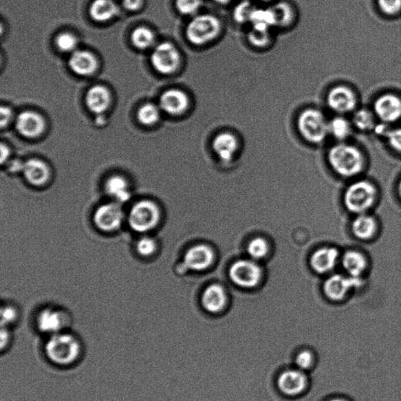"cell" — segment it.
Segmentation results:
<instances>
[{
    "instance_id": "2",
    "label": "cell",
    "mask_w": 401,
    "mask_h": 401,
    "mask_svg": "<svg viewBox=\"0 0 401 401\" xmlns=\"http://www.w3.org/2000/svg\"><path fill=\"white\" fill-rule=\"evenodd\" d=\"M327 159L335 172L344 177L357 176L365 165L362 152L357 147L343 143L332 147Z\"/></svg>"
},
{
    "instance_id": "1",
    "label": "cell",
    "mask_w": 401,
    "mask_h": 401,
    "mask_svg": "<svg viewBox=\"0 0 401 401\" xmlns=\"http://www.w3.org/2000/svg\"><path fill=\"white\" fill-rule=\"evenodd\" d=\"M83 343L80 338L67 331L49 336L45 344V354L52 364L69 368L82 358Z\"/></svg>"
},
{
    "instance_id": "9",
    "label": "cell",
    "mask_w": 401,
    "mask_h": 401,
    "mask_svg": "<svg viewBox=\"0 0 401 401\" xmlns=\"http://www.w3.org/2000/svg\"><path fill=\"white\" fill-rule=\"evenodd\" d=\"M125 218L122 204L112 202L105 203L96 210L94 221L99 230L113 232L121 228Z\"/></svg>"
},
{
    "instance_id": "41",
    "label": "cell",
    "mask_w": 401,
    "mask_h": 401,
    "mask_svg": "<svg viewBox=\"0 0 401 401\" xmlns=\"http://www.w3.org/2000/svg\"><path fill=\"white\" fill-rule=\"evenodd\" d=\"M18 312L17 310L11 306L3 307L1 310V325L2 327H8L10 325H13L18 319Z\"/></svg>"
},
{
    "instance_id": "42",
    "label": "cell",
    "mask_w": 401,
    "mask_h": 401,
    "mask_svg": "<svg viewBox=\"0 0 401 401\" xmlns=\"http://www.w3.org/2000/svg\"><path fill=\"white\" fill-rule=\"evenodd\" d=\"M391 148L401 153V127L389 129L385 137Z\"/></svg>"
},
{
    "instance_id": "13",
    "label": "cell",
    "mask_w": 401,
    "mask_h": 401,
    "mask_svg": "<svg viewBox=\"0 0 401 401\" xmlns=\"http://www.w3.org/2000/svg\"><path fill=\"white\" fill-rule=\"evenodd\" d=\"M327 104L332 111L338 114L353 111L358 105V98L353 90L346 86H336L327 95Z\"/></svg>"
},
{
    "instance_id": "36",
    "label": "cell",
    "mask_w": 401,
    "mask_h": 401,
    "mask_svg": "<svg viewBox=\"0 0 401 401\" xmlns=\"http://www.w3.org/2000/svg\"><path fill=\"white\" fill-rule=\"evenodd\" d=\"M247 250L251 257L259 259L267 256L269 246L266 240L262 238H256L248 245Z\"/></svg>"
},
{
    "instance_id": "21",
    "label": "cell",
    "mask_w": 401,
    "mask_h": 401,
    "mask_svg": "<svg viewBox=\"0 0 401 401\" xmlns=\"http://www.w3.org/2000/svg\"><path fill=\"white\" fill-rule=\"evenodd\" d=\"M340 259V252L336 248H321L316 251L310 259V263L316 272L325 274L334 269Z\"/></svg>"
},
{
    "instance_id": "34",
    "label": "cell",
    "mask_w": 401,
    "mask_h": 401,
    "mask_svg": "<svg viewBox=\"0 0 401 401\" xmlns=\"http://www.w3.org/2000/svg\"><path fill=\"white\" fill-rule=\"evenodd\" d=\"M353 122L356 127L363 131H370L376 127L374 116L367 109H360L356 112Z\"/></svg>"
},
{
    "instance_id": "49",
    "label": "cell",
    "mask_w": 401,
    "mask_h": 401,
    "mask_svg": "<svg viewBox=\"0 0 401 401\" xmlns=\"http://www.w3.org/2000/svg\"><path fill=\"white\" fill-rule=\"evenodd\" d=\"M215 1H216L219 3L225 4V3H228V2H230V0H215Z\"/></svg>"
},
{
    "instance_id": "43",
    "label": "cell",
    "mask_w": 401,
    "mask_h": 401,
    "mask_svg": "<svg viewBox=\"0 0 401 401\" xmlns=\"http://www.w3.org/2000/svg\"><path fill=\"white\" fill-rule=\"evenodd\" d=\"M11 116H12V112H11L9 107H1V111H0V123H1L2 128L8 125L10 120Z\"/></svg>"
},
{
    "instance_id": "17",
    "label": "cell",
    "mask_w": 401,
    "mask_h": 401,
    "mask_svg": "<svg viewBox=\"0 0 401 401\" xmlns=\"http://www.w3.org/2000/svg\"><path fill=\"white\" fill-rule=\"evenodd\" d=\"M239 149L238 137L229 131L218 133L213 140V149L215 153L224 162L232 160Z\"/></svg>"
},
{
    "instance_id": "38",
    "label": "cell",
    "mask_w": 401,
    "mask_h": 401,
    "mask_svg": "<svg viewBox=\"0 0 401 401\" xmlns=\"http://www.w3.org/2000/svg\"><path fill=\"white\" fill-rule=\"evenodd\" d=\"M136 248L140 256L149 257L156 252L157 243L151 237L144 236L138 240L136 244Z\"/></svg>"
},
{
    "instance_id": "44",
    "label": "cell",
    "mask_w": 401,
    "mask_h": 401,
    "mask_svg": "<svg viewBox=\"0 0 401 401\" xmlns=\"http://www.w3.org/2000/svg\"><path fill=\"white\" fill-rule=\"evenodd\" d=\"M143 0H122L124 8L128 10H137L142 5Z\"/></svg>"
},
{
    "instance_id": "5",
    "label": "cell",
    "mask_w": 401,
    "mask_h": 401,
    "mask_svg": "<svg viewBox=\"0 0 401 401\" xmlns=\"http://www.w3.org/2000/svg\"><path fill=\"white\" fill-rule=\"evenodd\" d=\"M378 197V191L374 184L366 180H360L349 186L344 203L347 210L355 214L368 212L375 205Z\"/></svg>"
},
{
    "instance_id": "39",
    "label": "cell",
    "mask_w": 401,
    "mask_h": 401,
    "mask_svg": "<svg viewBox=\"0 0 401 401\" xmlns=\"http://www.w3.org/2000/svg\"><path fill=\"white\" fill-rule=\"evenodd\" d=\"M255 8L250 3H242L235 8V19L240 24L250 23L252 15Z\"/></svg>"
},
{
    "instance_id": "16",
    "label": "cell",
    "mask_w": 401,
    "mask_h": 401,
    "mask_svg": "<svg viewBox=\"0 0 401 401\" xmlns=\"http://www.w3.org/2000/svg\"><path fill=\"white\" fill-rule=\"evenodd\" d=\"M202 306L208 314L217 316L223 313L227 307L228 297L222 286H208L202 296Z\"/></svg>"
},
{
    "instance_id": "25",
    "label": "cell",
    "mask_w": 401,
    "mask_h": 401,
    "mask_svg": "<svg viewBox=\"0 0 401 401\" xmlns=\"http://www.w3.org/2000/svg\"><path fill=\"white\" fill-rule=\"evenodd\" d=\"M342 264L347 274L354 278L361 276L368 268V259L365 254L358 250H349L342 257Z\"/></svg>"
},
{
    "instance_id": "47",
    "label": "cell",
    "mask_w": 401,
    "mask_h": 401,
    "mask_svg": "<svg viewBox=\"0 0 401 401\" xmlns=\"http://www.w3.org/2000/svg\"><path fill=\"white\" fill-rule=\"evenodd\" d=\"M324 401H354L353 399L346 396V395L343 394H335L332 395Z\"/></svg>"
},
{
    "instance_id": "8",
    "label": "cell",
    "mask_w": 401,
    "mask_h": 401,
    "mask_svg": "<svg viewBox=\"0 0 401 401\" xmlns=\"http://www.w3.org/2000/svg\"><path fill=\"white\" fill-rule=\"evenodd\" d=\"M151 63L156 71L169 75L179 69L182 64V56L173 44L164 42L158 45L152 52Z\"/></svg>"
},
{
    "instance_id": "19",
    "label": "cell",
    "mask_w": 401,
    "mask_h": 401,
    "mask_svg": "<svg viewBox=\"0 0 401 401\" xmlns=\"http://www.w3.org/2000/svg\"><path fill=\"white\" fill-rule=\"evenodd\" d=\"M214 253L210 247L197 245L190 248L184 257L186 266L194 270H203L211 266Z\"/></svg>"
},
{
    "instance_id": "3",
    "label": "cell",
    "mask_w": 401,
    "mask_h": 401,
    "mask_svg": "<svg viewBox=\"0 0 401 401\" xmlns=\"http://www.w3.org/2000/svg\"><path fill=\"white\" fill-rule=\"evenodd\" d=\"M223 30L221 21L216 15L199 14L191 19L186 28V37L195 47H204L220 36Z\"/></svg>"
},
{
    "instance_id": "40",
    "label": "cell",
    "mask_w": 401,
    "mask_h": 401,
    "mask_svg": "<svg viewBox=\"0 0 401 401\" xmlns=\"http://www.w3.org/2000/svg\"><path fill=\"white\" fill-rule=\"evenodd\" d=\"M378 6L387 16H395L401 12V0H378Z\"/></svg>"
},
{
    "instance_id": "33",
    "label": "cell",
    "mask_w": 401,
    "mask_h": 401,
    "mask_svg": "<svg viewBox=\"0 0 401 401\" xmlns=\"http://www.w3.org/2000/svg\"><path fill=\"white\" fill-rule=\"evenodd\" d=\"M138 118L139 121L145 126L153 125L160 120V111L159 107L153 104H146L140 107Z\"/></svg>"
},
{
    "instance_id": "51",
    "label": "cell",
    "mask_w": 401,
    "mask_h": 401,
    "mask_svg": "<svg viewBox=\"0 0 401 401\" xmlns=\"http://www.w3.org/2000/svg\"><path fill=\"white\" fill-rule=\"evenodd\" d=\"M259 1H261V2L264 3H268L272 2L273 0H259Z\"/></svg>"
},
{
    "instance_id": "46",
    "label": "cell",
    "mask_w": 401,
    "mask_h": 401,
    "mask_svg": "<svg viewBox=\"0 0 401 401\" xmlns=\"http://www.w3.org/2000/svg\"><path fill=\"white\" fill-rule=\"evenodd\" d=\"M25 162H21L19 160H14L10 163L8 166L9 171L11 173H17L23 172Z\"/></svg>"
},
{
    "instance_id": "31",
    "label": "cell",
    "mask_w": 401,
    "mask_h": 401,
    "mask_svg": "<svg viewBox=\"0 0 401 401\" xmlns=\"http://www.w3.org/2000/svg\"><path fill=\"white\" fill-rule=\"evenodd\" d=\"M351 132V125L343 117H336L329 122V134L338 140L347 139Z\"/></svg>"
},
{
    "instance_id": "29",
    "label": "cell",
    "mask_w": 401,
    "mask_h": 401,
    "mask_svg": "<svg viewBox=\"0 0 401 401\" xmlns=\"http://www.w3.org/2000/svg\"><path fill=\"white\" fill-rule=\"evenodd\" d=\"M274 15V27L287 28L290 26L295 19L294 10L292 6L285 2H279L271 8Z\"/></svg>"
},
{
    "instance_id": "24",
    "label": "cell",
    "mask_w": 401,
    "mask_h": 401,
    "mask_svg": "<svg viewBox=\"0 0 401 401\" xmlns=\"http://www.w3.org/2000/svg\"><path fill=\"white\" fill-rule=\"evenodd\" d=\"M105 191L114 202H127L131 197V191L127 180L122 176H112L107 180L105 185Z\"/></svg>"
},
{
    "instance_id": "30",
    "label": "cell",
    "mask_w": 401,
    "mask_h": 401,
    "mask_svg": "<svg viewBox=\"0 0 401 401\" xmlns=\"http://www.w3.org/2000/svg\"><path fill=\"white\" fill-rule=\"evenodd\" d=\"M270 28L263 26H252L248 34V41L254 47L263 48L268 46L271 41Z\"/></svg>"
},
{
    "instance_id": "6",
    "label": "cell",
    "mask_w": 401,
    "mask_h": 401,
    "mask_svg": "<svg viewBox=\"0 0 401 401\" xmlns=\"http://www.w3.org/2000/svg\"><path fill=\"white\" fill-rule=\"evenodd\" d=\"M275 386L282 396L288 398L302 397L309 391L310 375L294 366L286 367L276 376Z\"/></svg>"
},
{
    "instance_id": "32",
    "label": "cell",
    "mask_w": 401,
    "mask_h": 401,
    "mask_svg": "<svg viewBox=\"0 0 401 401\" xmlns=\"http://www.w3.org/2000/svg\"><path fill=\"white\" fill-rule=\"evenodd\" d=\"M132 42L138 48L147 49L153 45L155 36L148 28L140 27L133 31Z\"/></svg>"
},
{
    "instance_id": "28",
    "label": "cell",
    "mask_w": 401,
    "mask_h": 401,
    "mask_svg": "<svg viewBox=\"0 0 401 401\" xmlns=\"http://www.w3.org/2000/svg\"><path fill=\"white\" fill-rule=\"evenodd\" d=\"M118 8L113 0H94L90 6L89 14L96 21L105 22L113 18Z\"/></svg>"
},
{
    "instance_id": "45",
    "label": "cell",
    "mask_w": 401,
    "mask_h": 401,
    "mask_svg": "<svg viewBox=\"0 0 401 401\" xmlns=\"http://www.w3.org/2000/svg\"><path fill=\"white\" fill-rule=\"evenodd\" d=\"M11 336L10 334L9 331L8 330L7 327H3L1 331V349L4 350V349L8 348L9 344L10 343Z\"/></svg>"
},
{
    "instance_id": "4",
    "label": "cell",
    "mask_w": 401,
    "mask_h": 401,
    "mask_svg": "<svg viewBox=\"0 0 401 401\" xmlns=\"http://www.w3.org/2000/svg\"><path fill=\"white\" fill-rule=\"evenodd\" d=\"M296 126L299 134L309 143L321 144L329 135V122L318 109H304L297 118Z\"/></svg>"
},
{
    "instance_id": "37",
    "label": "cell",
    "mask_w": 401,
    "mask_h": 401,
    "mask_svg": "<svg viewBox=\"0 0 401 401\" xmlns=\"http://www.w3.org/2000/svg\"><path fill=\"white\" fill-rule=\"evenodd\" d=\"M56 47L62 52H74L78 45V39L69 32H64L56 39Z\"/></svg>"
},
{
    "instance_id": "27",
    "label": "cell",
    "mask_w": 401,
    "mask_h": 401,
    "mask_svg": "<svg viewBox=\"0 0 401 401\" xmlns=\"http://www.w3.org/2000/svg\"><path fill=\"white\" fill-rule=\"evenodd\" d=\"M318 364V355L312 348L303 347L296 350L293 356V366L310 373Z\"/></svg>"
},
{
    "instance_id": "18",
    "label": "cell",
    "mask_w": 401,
    "mask_h": 401,
    "mask_svg": "<svg viewBox=\"0 0 401 401\" xmlns=\"http://www.w3.org/2000/svg\"><path fill=\"white\" fill-rule=\"evenodd\" d=\"M16 129L26 138L37 137L43 131L44 121L37 113L25 111L21 112L16 120Z\"/></svg>"
},
{
    "instance_id": "10",
    "label": "cell",
    "mask_w": 401,
    "mask_h": 401,
    "mask_svg": "<svg viewBox=\"0 0 401 401\" xmlns=\"http://www.w3.org/2000/svg\"><path fill=\"white\" fill-rule=\"evenodd\" d=\"M362 284L361 278H354L349 274H333L325 281V294L330 301L340 302L346 299L350 292Z\"/></svg>"
},
{
    "instance_id": "50",
    "label": "cell",
    "mask_w": 401,
    "mask_h": 401,
    "mask_svg": "<svg viewBox=\"0 0 401 401\" xmlns=\"http://www.w3.org/2000/svg\"><path fill=\"white\" fill-rule=\"evenodd\" d=\"M398 194H399V196L401 199V179H400L399 184H398Z\"/></svg>"
},
{
    "instance_id": "20",
    "label": "cell",
    "mask_w": 401,
    "mask_h": 401,
    "mask_svg": "<svg viewBox=\"0 0 401 401\" xmlns=\"http://www.w3.org/2000/svg\"><path fill=\"white\" fill-rule=\"evenodd\" d=\"M22 173L27 182L35 187H42L47 184L50 178V171L47 164L36 159L25 162Z\"/></svg>"
},
{
    "instance_id": "26",
    "label": "cell",
    "mask_w": 401,
    "mask_h": 401,
    "mask_svg": "<svg viewBox=\"0 0 401 401\" xmlns=\"http://www.w3.org/2000/svg\"><path fill=\"white\" fill-rule=\"evenodd\" d=\"M111 96L105 87L98 86L90 88L86 98L88 109L96 114H101L109 107Z\"/></svg>"
},
{
    "instance_id": "7",
    "label": "cell",
    "mask_w": 401,
    "mask_h": 401,
    "mask_svg": "<svg viewBox=\"0 0 401 401\" xmlns=\"http://www.w3.org/2000/svg\"><path fill=\"white\" fill-rule=\"evenodd\" d=\"M161 212L153 201L141 200L129 211L127 220L129 227L139 233H148L160 223Z\"/></svg>"
},
{
    "instance_id": "15",
    "label": "cell",
    "mask_w": 401,
    "mask_h": 401,
    "mask_svg": "<svg viewBox=\"0 0 401 401\" xmlns=\"http://www.w3.org/2000/svg\"><path fill=\"white\" fill-rule=\"evenodd\" d=\"M374 111L383 123L397 122L401 118V99L392 94L382 95L376 100Z\"/></svg>"
},
{
    "instance_id": "23",
    "label": "cell",
    "mask_w": 401,
    "mask_h": 401,
    "mask_svg": "<svg viewBox=\"0 0 401 401\" xmlns=\"http://www.w3.org/2000/svg\"><path fill=\"white\" fill-rule=\"evenodd\" d=\"M354 235L361 240H369L378 230V223L373 216L365 213L357 215L351 224Z\"/></svg>"
},
{
    "instance_id": "11",
    "label": "cell",
    "mask_w": 401,
    "mask_h": 401,
    "mask_svg": "<svg viewBox=\"0 0 401 401\" xmlns=\"http://www.w3.org/2000/svg\"><path fill=\"white\" fill-rule=\"evenodd\" d=\"M36 324L39 332L52 336L67 331L70 324V318L63 310L45 308L39 314Z\"/></svg>"
},
{
    "instance_id": "12",
    "label": "cell",
    "mask_w": 401,
    "mask_h": 401,
    "mask_svg": "<svg viewBox=\"0 0 401 401\" xmlns=\"http://www.w3.org/2000/svg\"><path fill=\"white\" fill-rule=\"evenodd\" d=\"M230 277L236 285L245 288L255 287L262 278V270L255 262L239 261L230 269Z\"/></svg>"
},
{
    "instance_id": "48",
    "label": "cell",
    "mask_w": 401,
    "mask_h": 401,
    "mask_svg": "<svg viewBox=\"0 0 401 401\" xmlns=\"http://www.w3.org/2000/svg\"><path fill=\"white\" fill-rule=\"evenodd\" d=\"M9 157V150L8 147L4 146L3 144L1 145V162L3 163L6 160H8Z\"/></svg>"
},
{
    "instance_id": "22",
    "label": "cell",
    "mask_w": 401,
    "mask_h": 401,
    "mask_svg": "<svg viewBox=\"0 0 401 401\" xmlns=\"http://www.w3.org/2000/svg\"><path fill=\"white\" fill-rule=\"evenodd\" d=\"M70 69L77 75L87 76L97 69L98 62L95 56L86 50L72 52L69 62Z\"/></svg>"
},
{
    "instance_id": "14",
    "label": "cell",
    "mask_w": 401,
    "mask_h": 401,
    "mask_svg": "<svg viewBox=\"0 0 401 401\" xmlns=\"http://www.w3.org/2000/svg\"><path fill=\"white\" fill-rule=\"evenodd\" d=\"M160 106V109L166 114L180 116L188 110L190 98L183 90L171 89L162 94Z\"/></svg>"
},
{
    "instance_id": "35",
    "label": "cell",
    "mask_w": 401,
    "mask_h": 401,
    "mask_svg": "<svg viewBox=\"0 0 401 401\" xmlns=\"http://www.w3.org/2000/svg\"><path fill=\"white\" fill-rule=\"evenodd\" d=\"M202 7V0H176V8L179 12L192 18L199 14Z\"/></svg>"
}]
</instances>
